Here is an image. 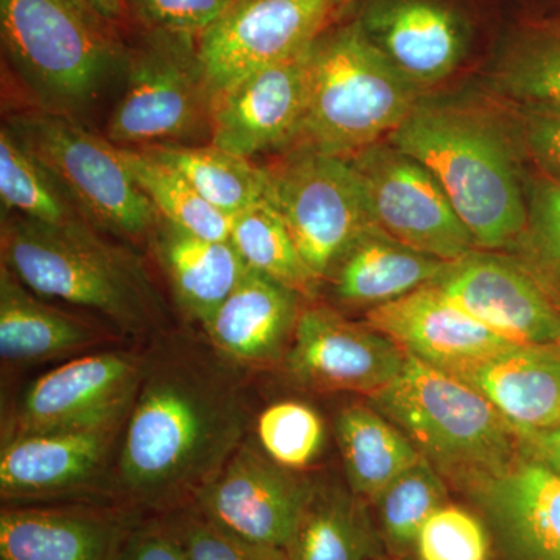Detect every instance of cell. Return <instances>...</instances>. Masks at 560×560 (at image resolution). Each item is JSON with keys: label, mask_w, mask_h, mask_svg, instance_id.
<instances>
[{"label": "cell", "mask_w": 560, "mask_h": 560, "mask_svg": "<svg viewBox=\"0 0 560 560\" xmlns=\"http://www.w3.org/2000/svg\"><path fill=\"white\" fill-rule=\"evenodd\" d=\"M248 412L219 364L175 348L145 360L117 453V481L132 503L195 499L243 444Z\"/></svg>", "instance_id": "cell-1"}, {"label": "cell", "mask_w": 560, "mask_h": 560, "mask_svg": "<svg viewBox=\"0 0 560 560\" xmlns=\"http://www.w3.org/2000/svg\"><path fill=\"white\" fill-rule=\"evenodd\" d=\"M388 140L433 173L478 249L511 253L525 232L528 198L499 121L478 109L418 103Z\"/></svg>", "instance_id": "cell-2"}, {"label": "cell", "mask_w": 560, "mask_h": 560, "mask_svg": "<svg viewBox=\"0 0 560 560\" xmlns=\"http://www.w3.org/2000/svg\"><path fill=\"white\" fill-rule=\"evenodd\" d=\"M95 230L90 221L49 226L9 213L0 230L2 264L40 298L101 313L127 334L156 329L164 311L142 261Z\"/></svg>", "instance_id": "cell-3"}, {"label": "cell", "mask_w": 560, "mask_h": 560, "mask_svg": "<svg viewBox=\"0 0 560 560\" xmlns=\"http://www.w3.org/2000/svg\"><path fill=\"white\" fill-rule=\"evenodd\" d=\"M418 92L359 21L338 22L313 44L307 106L290 150L350 160L399 130L419 103Z\"/></svg>", "instance_id": "cell-4"}, {"label": "cell", "mask_w": 560, "mask_h": 560, "mask_svg": "<svg viewBox=\"0 0 560 560\" xmlns=\"http://www.w3.org/2000/svg\"><path fill=\"white\" fill-rule=\"evenodd\" d=\"M393 420L453 486L495 474L517 458V434L480 393L416 357L368 399Z\"/></svg>", "instance_id": "cell-5"}, {"label": "cell", "mask_w": 560, "mask_h": 560, "mask_svg": "<svg viewBox=\"0 0 560 560\" xmlns=\"http://www.w3.org/2000/svg\"><path fill=\"white\" fill-rule=\"evenodd\" d=\"M0 36L39 109L69 117L94 105L127 66L119 33L62 0H0Z\"/></svg>", "instance_id": "cell-6"}, {"label": "cell", "mask_w": 560, "mask_h": 560, "mask_svg": "<svg viewBox=\"0 0 560 560\" xmlns=\"http://www.w3.org/2000/svg\"><path fill=\"white\" fill-rule=\"evenodd\" d=\"M125 90L106 138L121 149L191 145L212 130L213 94L197 38L142 31L127 55Z\"/></svg>", "instance_id": "cell-7"}, {"label": "cell", "mask_w": 560, "mask_h": 560, "mask_svg": "<svg viewBox=\"0 0 560 560\" xmlns=\"http://www.w3.org/2000/svg\"><path fill=\"white\" fill-rule=\"evenodd\" d=\"M3 125L97 230L132 241L150 238L160 215L108 138L72 117L39 108L11 114Z\"/></svg>", "instance_id": "cell-8"}, {"label": "cell", "mask_w": 560, "mask_h": 560, "mask_svg": "<svg viewBox=\"0 0 560 560\" xmlns=\"http://www.w3.org/2000/svg\"><path fill=\"white\" fill-rule=\"evenodd\" d=\"M267 198L323 285L335 261L374 224L352 162L318 151L293 149L265 165Z\"/></svg>", "instance_id": "cell-9"}, {"label": "cell", "mask_w": 560, "mask_h": 560, "mask_svg": "<svg viewBox=\"0 0 560 560\" xmlns=\"http://www.w3.org/2000/svg\"><path fill=\"white\" fill-rule=\"evenodd\" d=\"M353 0H234L197 39L213 94L256 70L311 49Z\"/></svg>", "instance_id": "cell-10"}, {"label": "cell", "mask_w": 560, "mask_h": 560, "mask_svg": "<svg viewBox=\"0 0 560 560\" xmlns=\"http://www.w3.org/2000/svg\"><path fill=\"white\" fill-rule=\"evenodd\" d=\"M349 161L372 221L390 237L447 264L478 249L433 173L410 154L385 140Z\"/></svg>", "instance_id": "cell-11"}, {"label": "cell", "mask_w": 560, "mask_h": 560, "mask_svg": "<svg viewBox=\"0 0 560 560\" xmlns=\"http://www.w3.org/2000/svg\"><path fill=\"white\" fill-rule=\"evenodd\" d=\"M283 361L291 381L302 388L370 399L399 377L407 353L366 323L313 304L302 307Z\"/></svg>", "instance_id": "cell-12"}, {"label": "cell", "mask_w": 560, "mask_h": 560, "mask_svg": "<svg viewBox=\"0 0 560 560\" xmlns=\"http://www.w3.org/2000/svg\"><path fill=\"white\" fill-rule=\"evenodd\" d=\"M433 285L508 341L560 342V302L512 254L474 250L448 264Z\"/></svg>", "instance_id": "cell-13"}, {"label": "cell", "mask_w": 560, "mask_h": 560, "mask_svg": "<svg viewBox=\"0 0 560 560\" xmlns=\"http://www.w3.org/2000/svg\"><path fill=\"white\" fill-rule=\"evenodd\" d=\"M143 370L145 359L124 350L69 360L24 390L9 434L79 429L127 419Z\"/></svg>", "instance_id": "cell-14"}, {"label": "cell", "mask_w": 560, "mask_h": 560, "mask_svg": "<svg viewBox=\"0 0 560 560\" xmlns=\"http://www.w3.org/2000/svg\"><path fill=\"white\" fill-rule=\"evenodd\" d=\"M312 490L311 481L242 444L194 500L202 517L228 533L287 550Z\"/></svg>", "instance_id": "cell-15"}, {"label": "cell", "mask_w": 560, "mask_h": 560, "mask_svg": "<svg viewBox=\"0 0 560 560\" xmlns=\"http://www.w3.org/2000/svg\"><path fill=\"white\" fill-rule=\"evenodd\" d=\"M312 47L217 94L209 143L253 161L259 154L289 151L307 106Z\"/></svg>", "instance_id": "cell-16"}, {"label": "cell", "mask_w": 560, "mask_h": 560, "mask_svg": "<svg viewBox=\"0 0 560 560\" xmlns=\"http://www.w3.org/2000/svg\"><path fill=\"white\" fill-rule=\"evenodd\" d=\"M485 518L501 560H560V474L518 453L456 486Z\"/></svg>", "instance_id": "cell-17"}, {"label": "cell", "mask_w": 560, "mask_h": 560, "mask_svg": "<svg viewBox=\"0 0 560 560\" xmlns=\"http://www.w3.org/2000/svg\"><path fill=\"white\" fill-rule=\"evenodd\" d=\"M125 422L7 434L0 451L2 500L28 503L83 489L108 463Z\"/></svg>", "instance_id": "cell-18"}, {"label": "cell", "mask_w": 560, "mask_h": 560, "mask_svg": "<svg viewBox=\"0 0 560 560\" xmlns=\"http://www.w3.org/2000/svg\"><path fill=\"white\" fill-rule=\"evenodd\" d=\"M357 21L418 90L448 79L469 49V25L444 0H368Z\"/></svg>", "instance_id": "cell-19"}, {"label": "cell", "mask_w": 560, "mask_h": 560, "mask_svg": "<svg viewBox=\"0 0 560 560\" xmlns=\"http://www.w3.org/2000/svg\"><path fill=\"white\" fill-rule=\"evenodd\" d=\"M364 323L408 355L444 372L515 345L463 311L433 283L364 312Z\"/></svg>", "instance_id": "cell-20"}, {"label": "cell", "mask_w": 560, "mask_h": 560, "mask_svg": "<svg viewBox=\"0 0 560 560\" xmlns=\"http://www.w3.org/2000/svg\"><path fill=\"white\" fill-rule=\"evenodd\" d=\"M130 515L86 508H5L0 560H117Z\"/></svg>", "instance_id": "cell-21"}, {"label": "cell", "mask_w": 560, "mask_h": 560, "mask_svg": "<svg viewBox=\"0 0 560 560\" xmlns=\"http://www.w3.org/2000/svg\"><path fill=\"white\" fill-rule=\"evenodd\" d=\"M304 298L278 280L246 271L205 324L213 348L241 364H267L289 349Z\"/></svg>", "instance_id": "cell-22"}, {"label": "cell", "mask_w": 560, "mask_h": 560, "mask_svg": "<svg viewBox=\"0 0 560 560\" xmlns=\"http://www.w3.org/2000/svg\"><path fill=\"white\" fill-rule=\"evenodd\" d=\"M448 374L480 393L518 431L560 419V353L556 346L511 345Z\"/></svg>", "instance_id": "cell-23"}, {"label": "cell", "mask_w": 560, "mask_h": 560, "mask_svg": "<svg viewBox=\"0 0 560 560\" xmlns=\"http://www.w3.org/2000/svg\"><path fill=\"white\" fill-rule=\"evenodd\" d=\"M447 267L371 224L335 261L324 283L341 307L368 312L430 285Z\"/></svg>", "instance_id": "cell-24"}, {"label": "cell", "mask_w": 560, "mask_h": 560, "mask_svg": "<svg viewBox=\"0 0 560 560\" xmlns=\"http://www.w3.org/2000/svg\"><path fill=\"white\" fill-rule=\"evenodd\" d=\"M149 241L179 307L201 326L249 270L230 241L198 237L164 220Z\"/></svg>", "instance_id": "cell-25"}, {"label": "cell", "mask_w": 560, "mask_h": 560, "mask_svg": "<svg viewBox=\"0 0 560 560\" xmlns=\"http://www.w3.org/2000/svg\"><path fill=\"white\" fill-rule=\"evenodd\" d=\"M5 264H0V357L3 363L35 364L61 359L102 341L86 320L39 300Z\"/></svg>", "instance_id": "cell-26"}, {"label": "cell", "mask_w": 560, "mask_h": 560, "mask_svg": "<svg viewBox=\"0 0 560 560\" xmlns=\"http://www.w3.org/2000/svg\"><path fill=\"white\" fill-rule=\"evenodd\" d=\"M371 503L346 486L313 485L294 530L289 560H377L385 541Z\"/></svg>", "instance_id": "cell-27"}, {"label": "cell", "mask_w": 560, "mask_h": 560, "mask_svg": "<svg viewBox=\"0 0 560 560\" xmlns=\"http://www.w3.org/2000/svg\"><path fill=\"white\" fill-rule=\"evenodd\" d=\"M334 427L348 488L370 503L423 459L410 438L370 401L342 407Z\"/></svg>", "instance_id": "cell-28"}, {"label": "cell", "mask_w": 560, "mask_h": 560, "mask_svg": "<svg viewBox=\"0 0 560 560\" xmlns=\"http://www.w3.org/2000/svg\"><path fill=\"white\" fill-rule=\"evenodd\" d=\"M149 151L183 173L212 208L234 219L242 210L267 198L268 176L261 165L219 147L161 145Z\"/></svg>", "instance_id": "cell-29"}, {"label": "cell", "mask_w": 560, "mask_h": 560, "mask_svg": "<svg viewBox=\"0 0 560 560\" xmlns=\"http://www.w3.org/2000/svg\"><path fill=\"white\" fill-rule=\"evenodd\" d=\"M231 245L250 270L278 280L313 300L320 283L291 237L285 221L268 198L249 206L232 219Z\"/></svg>", "instance_id": "cell-30"}, {"label": "cell", "mask_w": 560, "mask_h": 560, "mask_svg": "<svg viewBox=\"0 0 560 560\" xmlns=\"http://www.w3.org/2000/svg\"><path fill=\"white\" fill-rule=\"evenodd\" d=\"M120 156L161 220L209 241H230L232 219L212 208L183 173L149 151L121 149Z\"/></svg>", "instance_id": "cell-31"}, {"label": "cell", "mask_w": 560, "mask_h": 560, "mask_svg": "<svg viewBox=\"0 0 560 560\" xmlns=\"http://www.w3.org/2000/svg\"><path fill=\"white\" fill-rule=\"evenodd\" d=\"M0 201L3 213H18L49 226L88 221L57 179L25 150L7 125L0 130Z\"/></svg>", "instance_id": "cell-32"}, {"label": "cell", "mask_w": 560, "mask_h": 560, "mask_svg": "<svg viewBox=\"0 0 560 560\" xmlns=\"http://www.w3.org/2000/svg\"><path fill=\"white\" fill-rule=\"evenodd\" d=\"M448 501V482L429 460H419L371 501L375 521L393 556L412 552L427 518Z\"/></svg>", "instance_id": "cell-33"}, {"label": "cell", "mask_w": 560, "mask_h": 560, "mask_svg": "<svg viewBox=\"0 0 560 560\" xmlns=\"http://www.w3.org/2000/svg\"><path fill=\"white\" fill-rule=\"evenodd\" d=\"M528 219L512 256L560 302V180L541 175L526 187Z\"/></svg>", "instance_id": "cell-34"}, {"label": "cell", "mask_w": 560, "mask_h": 560, "mask_svg": "<svg viewBox=\"0 0 560 560\" xmlns=\"http://www.w3.org/2000/svg\"><path fill=\"white\" fill-rule=\"evenodd\" d=\"M261 451L283 469H307L326 444V423L312 405L280 400L265 408L257 419Z\"/></svg>", "instance_id": "cell-35"}, {"label": "cell", "mask_w": 560, "mask_h": 560, "mask_svg": "<svg viewBox=\"0 0 560 560\" xmlns=\"http://www.w3.org/2000/svg\"><path fill=\"white\" fill-rule=\"evenodd\" d=\"M495 86L523 103L560 108V36L522 40L500 62Z\"/></svg>", "instance_id": "cell-36"}, {"label": "cell", "mask_w": 560, "mask_h": 560, "mask_svg": "<svg viewBox=\"0 0 560 560\" xmlns=\"http://www.w3.org/2000/svg\"><path fill=\"white\" fill-rule=\"evenodd\" d=\"M492 551L485 518L451 501L427 518L412 548L418 560H490Z\"/></svg>", "instance_id": "cell-37"}, {"label": "cell", "mask_w": 560, "mask_h": 560, "mask_svg": "<svg viewBox=\"0 0 560 560\" xmlns=\"http://www.w3.org/2000/svg\"><path fill=\"white\" fill-rule=\"evenodd\" d=\"M164 523L189 560H289L285 550L234 536L202 517L197 508Z\"/></svg>", "instance_id": "cell-38"}, {"label": "cell", "mask_w": 560, "mask_h": 560, "mask_svg": "<svg viewBox=\"0 0 560 560\" xmlns=\"http://www.w3.org/2000/svg\"><path fill=\"white\" fill-rule=\"evenodd\" d=\"M234 0H128L130 16L142 31L200 38Z\"/></svg>", "instance_id": "cell-39"}, {"label": "cell", "mask_w": 560, "mask_h": 560, "mask_svg": "<svg viewBox=\"0 0 560 560\" xmlns=\"http://www.w3.org/2000/svg\"><path fill=\"white\" fill-rule=\"evenodd\" d=\"M522 136L541 173L560 180V108L523 105Z\"/></svg>", "instance_id": "cell-40"}, {"label": "cell", "mask_w": 560, "mask_h": 560, "mask_svg": "<svg viewBox=\"0 0 560 560\" xmlns=\"http://www.w3.org/2000/svg\"><path fill=\"white\" fill-rule=\"evenodd\" d=\"M117 560H189L178 539L164 522L135 525Z\"/></svg>", "instance_id": "cell-41"}, {"label": "cell", "mask_w": 560, "mask_h": 560, "mask_svg": "<svg viewBox=\"0 0 560 560\" xmlns=\"http://www.w3.org/2000/svg\"><path fill=\"white\" fill-rule=\"evenodd\" d=\"M515 434L522 455L560 474V419L547 429L518 431Z\"/></svg>", "instance_id": "cell-42"}, {"label": "cell", "mask_w": 560, "mask_h": 560, "mask_svg": "<svg viewBox=\"0 0 560 560\" xmlns=\"http://www.w3.org/2000/svg\"><path fill=\"white\" fill-rule=\"evenodd\" d=\"M86 10L98 21L119 33L121 27L130 24V5L128 0H81Z\"/></svg>", "instance_id": "cell-43"}, {"label": "cell", "mask_w": 560, "mask_h": 560, "mask_svg": "<svg viewBox=\"0 0 560 560\" xmlns=\"http://www.w3.org/2000/svg\"><path fill=\"white\" fill-rule=\"evenodd\" d=\"M62 2H66L68 3V5L72 7V9L80 11V13L83 14V16H86L88 20L95 22V24H101L103 25V27L109 28L108 25L103 24V22L98 21L97 18L94 16V14L90 13V11L86 10V7H84L83 3H81V0H62ZM109 31H113V28H109Z\"/></svg>", "instance_id": "cell-44"}, {"label": "cell", "mask_w": 560, "mask_h": 560, "mask_svg": "<svg viewBox=\"0 0 560 560\" xmlns=\"http://www.w3.org/2000/svg\"><path fill=\"white\" fill-rule=\"evenodd\" d=\"M556 349H558V352L560 353V342H558V345H556Z\"/></svg>", "instance_id": "cell-45"}, {"label": "cell", "mask_w": 560, "mask_h": 560, "mask_svg": "<svg viewBox=\"0 0 560 560\" xmlns=\"http://www.w3.org/2000/svg\"><path fill=\"white\" fill-rule=\"evenodd\" d=\"M377 560H390V559L386 558V556H383V558L377 559Z\"/></svg>", "instance_id": "cell-46"}]
</instances>
